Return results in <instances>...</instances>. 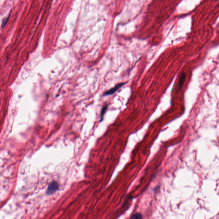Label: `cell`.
I'll use <instances>...</instances> for the list:
<instances>
[{"mask_svg": "<svg viewBox=\"0 0 219 219\" xmlns=\"http://www.w3.org/2000/svg\"><path fill=\"white\" fill-rule=\"evenodd\" d=\"M59 190V185L56 181H53L50 183L47 188L46 193L48 195H52Z\"/></svg>", "mask_w": 219, "mask_h": 219, "instance_id": "cell-1", "label": "cell"}, {"mask_svg": "<svg viewBox=\"0 0 219 219\" xmlns=\"http://www.w3.org/2000/svg\"><path fill=\"white\" fill-rule=\"evenodd\" d=\"M125 84V83H120L117 84V85H116L115 86L113 87L112 88L109 90H107L104 93V95L107 96V95H112V94L115 93L119 89H120L121 87L123 86Z\"/></svg>", "mask_w": 219, "mask_h": 219, "instance_id": "cell-2", "label": "cell"}, {"mask_svg": "<svg viewBox=\"0 0 219 219\" xmlns=\"http://www.w3.org/2000/svg\"><path fill=\"white\" fill-rule=\"evenodd\" d=\"M185 77H186V73L185 72H182L181 74V75L180 76V78L179 80V90H180L183 84H184V81L185 80Z\"/></svg>", "mask_w": 219, "mask_h": 219, "instance_id": "cell-3", "label": "cell"}, {"mask_svg": "<svg viewBox=\"0 0 219 219\" xmlns=\"http://www.w3.org/2000/svg\"><path fill=\"white\" fill-rule=\"evenodd\" d=\"M108 109V105L105 104L104 105V106L103 107L101 110V117H100V122H101L104 119V115L105 114L107 110Z\"/></svg>", "mask_w": 219, "mask_h": 219, "instance_id": "cell-4", "label": "cell"}, {"mask_svg": "<svg viewBox=\"0 0 219 219\" xmlns=\"http://www.w3.org/2000/svg\"><path fill=\"white\" fill-rule=\"evenodd\" d=\"M130 219H143V215L140 213H136L132 216Z\"/></svg>", "mask_w": 219, "mask_h": 219, "instance_id": "cell-5", "label": "cell"}, {"mask_svg": "<svg viewBox=\"0 0 219 219\" xmlns=\"http://www.w3.org/2000/svg\"><path fill=\"white\" fill-rule=\"evenodd\" d=\"M9 16L4 19L3 20L2 23V24H1V27L2 28H3V27H4L6 25V23L9 20Z\"/></svg>", "mask_w": 219, "mask_h": 219, "instance_id": "cell-6", "label": "cell"}]
</instances>
